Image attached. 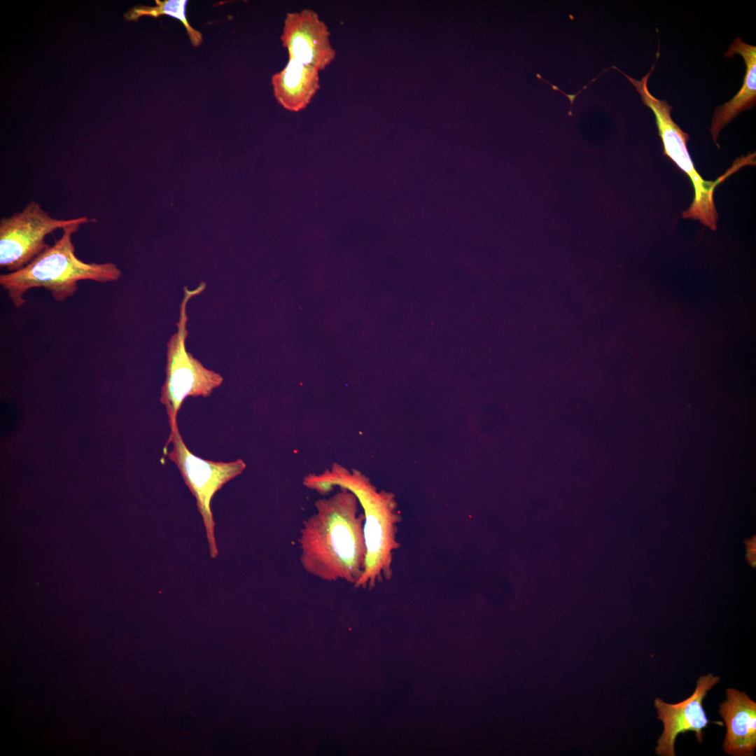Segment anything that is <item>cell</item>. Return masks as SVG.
<instances>
[{"label":"cell","instance_id":"6da1fadb","mask_svg":"<svg viewBox=\"0 0 756 756\" xmlns=\"http://www.w3.org/2000/svg\"><path fill=\"white\" fill-rule=\"evenodd\" d=\"M317 500L316 511L302 522L298 542L300 561L309 574L326 582L355 585L366 559L365 515L350 491Z\"/></svg>","mask_w":756,"mask_h":756},{"label":"cell","instance_id":"7a4b0ae2","mask_svg":"<svg viewBox=\"0 0 756 756\" xmlns=\"http://www.w3.org/2000/svg\"><path fill=\"white\" fill-rule=\"evenodd\" d=\"M303 484L322 495L335 486L345 489L359 501L365 515L367 554L363 574L354 587L371 589L384 580H390L393 554L400 545L397 534L401 515L394 494L378 490L364 473L337 463L321 473L307 475Z\"/></svg>","mask_w":756,"mask_h":756},{"label":"cell","instance_id":"3957f363","mask_svg":"<svg viewBox=\"0 0 756 756\" xmlns=\"http://www.w3.org/2000/svg\"><path fill=\"white\" fill-rule=\"evenodd\" d=\"M80 225L64 228L61 237L28 265L0 275V285L15 308L26 303L24 295L33 288H45L62 302L76 293L80 281L106 284L120 279L121 271L115 263L86 262L76 256L72 236Z\"/></svg>","mask_w":756,"mask_h":756},{"label":"cell","instance_id":"277c9868","mask_svg":"<svg viewBox=\"0 0 756 756\" xmlns=\"http://www.w3.org/2000/svg\"><path fill=\"white\" fill-rule=\"evenodd\" d=\"M655 64L639 80L630 77L618 68L616 70L618 69V71L634 86L640 95L643 104L653 112L659 135L663 144L664 155L670 158L680 169L687 174L692 184L694 191V198L690 206L682 213V218L698 220L709 229L715 230L718 219L714 203V192L716 187L741 167L755 165V153L737 158L732 166L716 180H704L695 169L690 158L687 147V142L690 139L688 134L682 131L671 118V111L673 107L666 100L654 97L648 90V78Z\"/></svg>","mask_w":756,"mask_h":756},{"label":"cell","instance_id":"5b68a950","mask_svg":"<svg viewBox=\"0 0 756 756\" xmlns=\"http://www.w3.org/2000/svg\"><path fill=\"white\" fill-rule=\"evenodd\" d=\"M205 288L206 284L203 282L194 290L184 288L177 323L178 330L167 343L166 379L161 389L160 400L167 409L170 427L177 423L178 412L186 398H207L223 381L220 374L206 368L186 350V346L188 334L186 328L188 320L187 304L193 296L203 292Z\"/></svg>","mask_w":756,"mask_h":756},{"label":"cell","instance_id":"8992f818","mask_svg":"<svg viewBox=\"0 0 756 756\" xmlns=\"http://www.w3.org/2000/svg\"><path fill=\"white\" fill-rule=\"evenodd\" d=\"M89 222L87 216L53 218L39 203L29 202L22 211L1 218V268L9 272L22 269L50 246L45 241L46 236L57 229Z\"/></svg>","mask_w":756,"mask_h":756},{"label":"cell","instance_id":"52a82bcc","mask_svg":"<svg viewBox=\"0 0 756 756\" xmlns=\"http://www.w3.org/2000/svg\"><path fill=\"white\" fill-rule=\"evenodd\" d=\"M170 428L167 444L171 442L172 449L168 453V456L176 464L185 483L196 498L198 510L204 523L211 556L214 558L218 555V550L211 508L212 498L225 483L240 475L245 469L246 464L241 459L222 462L198 457L186 447L177 423Z\"/></svg>","mask_w":756,"mask_h":756},{"label":"cell","instance_id":"ba28073f","mask_svg":"<svg viewBox=\"0 0 756 756\" xmlns=\"http://www.w3.org/2000/svg\"><path fill=\"white\" fill-rule=\"evenodd\" d=\"M719 681L720 678L712 673L701 676L693 694L677 704H671L659 698L655 699L657 718L664 724V731L655 748L657 755L675 756V742L679 734L694 732L697 741L700 743L703 742V729L710 722L703 701L707 692Z\"/></svg>","mask_w":756,"mask_h":756},{"label":"cell","instance_id":"9c48e42d","mask_svg":"<svg viewBox=\"0 0 756 756\" xmlns=\"http://www.w3.org/2000/svg\"><path fill=\"white\" fill-rule=\"evenodd\" d=\"M327 25L313 10L287 13L281 40L289 60L325 69L335 59Z\"/></svg>","mask_w":756,"mask_h":756},{"label":"cell","instance_id":"30bf717a","mask_svg":"<svg viewBox=\"0 0 756 756\" xmlns=\"http://www.w3.org/2000/svg\"><path fill=\"white\" fill-rule=\"evenodd\" d=\"M727 699L720 704L719 713L727 732L724 751L734 756H752L756 748V703L745 692L727 690Z\"/></svg>","mask_w":756,"mask_h":756},{"label":"cell","instance_id":"8fae6325","mask_svg":"<svg viewBox=\"0 0 756 756\" xmlns=\"http://www.w3.org/2000/svg\"><path fill=\"white\" fill-rule=\"evenodd\" d=\"M735 54L743 58L746 73L739 91L732 99L717 107L714 111L710 132L718 147L717 139L723 127L740 113L751 109L756 104V47L736 37L724 56L732 57Z\"/></svg>","mask_w":756,"mask_h":756},{"label":"cell","instance_id":"7c38bea8","mask_svg":"<svg viewBox=\"0 0 756 756\" xmlns=\"http://www.w3.org/2000/svg\"><path fill=\"white\" fill-rule=\"evenodd\" d=\"M319 71L314 66L288 59L287 65L272 78L278 103L292 112L304 109L320 88Z\"/></svg>","mask_w":756,"mask_h":756},{"label":"cell","instance_id":"4fadbf2b","mask_svg":"<svg viewBox=\"0 0 756 756\" xmlns=\"http://www.w3.org/2000/svg\"><path fill=\"white\" fill-rule=\"evenodd\" d=\"M155 2L156 6L139 5L131 8L125 14V19L127 20H137L141 16L147 15L157 18L162 15H167L181 21L184 25L193 46L197 47L202 43V34L192 28L186 18V7L187 0H156Z\"/></svg>","mask_w":756,"mask_h":756},{"label":"cell","instance_id":"5bb4252c","mask_svg":"<svg viewBox=\"0 0 756 756\" xmlns=\"http://www.w3.org/2000/svg\"><path fill=\"white\" fill-rule=\"evenodd\" d=\"M747 557L750 564L755 566V540L752 538L747 540Z\"/></svg>","mask_w":756,"mask_h":756}]
</instances>
